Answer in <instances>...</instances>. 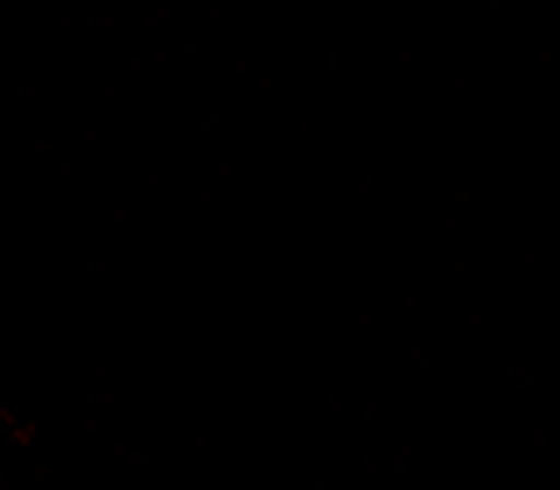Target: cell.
I'll use <instances>...</instances> for the list:
<instances>
[]
</instances>
